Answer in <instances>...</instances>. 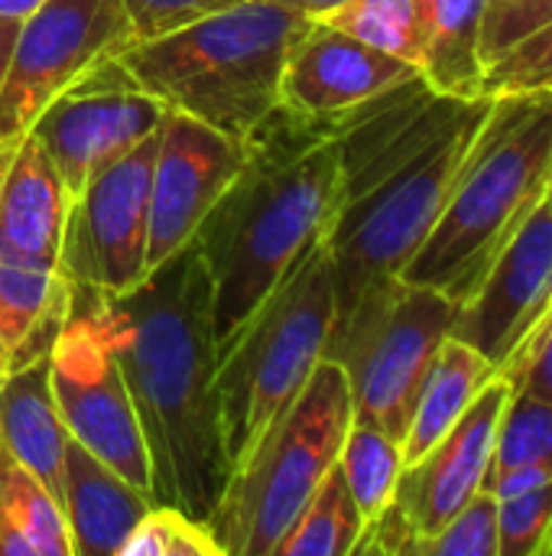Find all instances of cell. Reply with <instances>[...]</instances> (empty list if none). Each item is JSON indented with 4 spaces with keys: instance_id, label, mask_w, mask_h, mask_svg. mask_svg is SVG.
<instances>
[{
    "instance_id": "6da1fadb",
    "label": "cell",
    "mask_w": 552,
    "mask_h": 556,
    "mask_svg": "<svg viewBox=\"0 0 552 556\" xmlns=\"http://www.w3.org/2000/svg\"><path fill=\"white\" fill-rule=\"evenodd\" d=\"M98 303L146 437L153 505L208 525L231 466L215 397L211 283L195 244L156 267L133 293L98 296Z\"/></svg>"
},
{
    "instance_id": "7a4b0ae2",
    "label": "cell",
    "mask_w": 552,
    "mask_h": 556,
    "mask_svg": "<svg viewBox=\"0 0 552 556\" xmlns=\"http://www.w3.org/2000/svg\"><path fill=\"white\" fill-rule=\"evenodd\" d=\"M247 147L244 169L192 238L211 283L218 355L325 241L342 205L335 117H303L280 104Z\"/></svg>"
},
{
    "instance_id": "3957f363",
    "label": "cell",
    "mask_w": 552,
    "mask_h": 556,
    "mask_svg": "<svg viewBox=\"0 0 552 556\" xmlns=\"http://www.w3.org/2000/svg\"><path fill=\"white\" fill-rule=\"evenodd\" d=\"M550 176L552 91H498L433 231L400 277L465 303L547 199Z\"/></svg>"
},
{
    "instance_id": "277c9868",
    "label": "cell",
    "mask_w": 552,
    "mask_h": 556,
    "mask_svg": "<svg viewBox=\"0 0 552 556\" xmlns=\"http://www.w3.org/2000/svg\"><path fill=\"white\" fill-rule=\"evenodd\" d=\"M309 26L312 16L280 0H238L159 36L130 39L114 59L166 111L247 140L280 108L286 55Z\"/></svg>"
},
{
    "instance_id": "5b68a950",
    "label": "cell",
    "mask_w": 552,
    "mask_h": 556,
    "mask_svg": "<svg viewBox=\"0 0 552 556\" xmlns=\"http://www.w3.org/2000/svg\"><path fill=\"white\" fill-rule=\"evenodd\" d=\"M335 326V280L325 241L264 300L218 355L215 397L231 472L254 453L270 424L299 397Z\"/></svg>"
},
{
    "instance_id": "8992f818",
    "label": "cell",
    "mask_w": 552,
    "mask_h": 556,
    "mask_svg": "<svg viewBox=\"0 0 552 556\" xmlns=\"http://www.w3.org/2000/svg\"><path fill=\"white\" fill-rule=\"evenodd\" d=\"M345 371L322 358L299 397L231 472L208 531L224 556H273L296 515L335 469L351 427Z\"/></svg>"
},
{
    "instance_id": "52a82bcc",
    "label": "cell",
    "mask_w": 552,
    "mask_h": 556,
    "mask_svg": "<svg viewBox=\"0 0 552 556\" xmlns=\"http://www.w3.org/2000/svg\"><path fill=\"white\" fill-rule=\"evenodd\" d=\"M491 98L495 94L472 98L423 150L342 192L338 215L325 235L335 280V319H342L368 287L400 277L413 261L478 140Z\"/></svg>"
},
{
    "instance_id": "ba28073f",
    "label": "cell",
    "mask_w": 552,
    "mask_h": 556,
    "mask_svg": "<svg viewBox=\"0 0 552 556\" xmlns=\"http://www.w3.org/2000/svg\"><path fill=\"white\" fill-rule=\"evenodd\" d=\"M455 309L459 303L439 290L387 277L335 319L322 358L345 371L355 420L403 443L416 394L452 332Z\"/></svg>"
},
{
    "instance_id": "9c48e42d",
    "label": "cell",
    "mask_w": 552,
    "mask_h": 556,
    "mask_svg": "<svg viewBox=\"0 0 552 556\" xmlns=\"http://www.w3.org/2000/svg\"><path fill=\"white\" fill-rule=\"evenodd\" d=\"M49 381L68 437L153 498L146 437L94 293L75 290L72 313L49 352Z\"/></svg>"
},
{
    "instance_id": "30bf717a",
    "label": "cell",
    "mask_w": 552,
    "mask_h": 556,
    "mask_svg": "<svg viewBox=\"0 0 552 556\" xmlns=\"http://www.w3.org/2000/svg\"><path fill=\"white\" fill-rule=\"evenodd\" d=\"M130 39L124 0H46L20 23L0 85V176L39 114Z\"/></svg>"
},
{
    "instance_id": "8fae6325",
    "label": "cell",
    "mask_w": 552,
    "mask_h": 556,
    "mask_svg": "<svg viewBox=\"0 0 552 556\" xmlns=\"http://www.w3.org/2000/svg\"><path fill=\"white\" fill-rule=\"evenodd\" d=\"M156 140L159 130L88 179L72 199L59 270L75 290L120 300L146 280Z\"/></svg>"
},
{
    "instance_id": "7c38bea8",
    "label": "cell",
    "mask_w": 552,
    "mask_h": 556,
    "mask_svg": "<svg viewBox=\"0 0 552 556\" xmlns=\"http://www.w3.org/2000/svg\"><path fill=\"white\" fill-rule=\"evenodd\" d=\"M163 117V101L143 91L111 55L62 91L39 114L29 137L52 160L68 195L75 199L88 179L153 137Z\"/></svg>"
},
{
    "instance_id": "4fadbf2b",
    "label": "cell",
    "mask_w": 552,
    "mask_h": 556,
    "mask_svg": "<svg viewBox=\"0 0 552 556\" xmlns=\"http://www.w3.org/2000/svg\"><path fill=\"white\" fill-rule=\"evenodd\" d=\"M247 140L221 134L182 111H166L150 173L146 277L185 251L247 163Z\"/></svg>"
},
{
    "instance_id": "5bb4252c",
    "label": "cell",
    "mask_w": 552,
    "mask_h": 556,
    "mask_svg": "<svg viewBox=\"0 0 552 556\" xmlns=\"http://www.w3.org/2000/svg\"><path fill=\"white\" fill-rule=\"evenodd\" d=\"M552 313V212L547 199L491 264L478 290L459 303L452 332L482 352L498 375Z\"/></svg>"
},
{
    "instance_id": "9a60e30c",
    "label": "cell",
    "mask_w": 552,
    "mask_h": 556,
    "mask_svg": "<svg viewBox=\"0 0 552 556\" xmlns=\"http://www.w3.org/2000/svg\"><path fill=\"white\" fill-rule=\"evenodd\" d=\"M508 397L511 384L498 375L426 456H420L413 466H403L387 508L413 534V554L420 541L433 538L485 489Z\"/></svg>"
},
{
    "instance_id": "2e32d148",
    "label": "cell",
    "mask_w": 552,
    "mask_h": 556,
    "mask_svg": "<svg viewBox=\"0 0 552 556\" xmlns=\"http://www.w3.org/2000/svg\"><path fill=\"white\" fill-rule=\"evenodd\" d=\"M413 75H420L413 62L312 20L286 55L280 104L303 117H338Z\"/></svg>"
},
{
    "instance_id": "e0dca14e",
    "label": "cell",
    "mask_w": 552,
    "mask_h": 556,
    "mask_svg": "<svg viewBox=\"0 0 552 556\" xmlns=\"http://www.w3.org/2000/svg\"><path fill=\"white\" fill-rule=\"evenodd\" d=\"M72 195L42 147L26 137L0 176V261L59 270Z\"/></svg>"
},
{
    "instance_id": "ac0fdd59",
    "label": "cell",
    "mask_w": 552,
    "mask_h": 556,
    "mask_svg": "<svg viewBox=\"0 0 552 556\" xmlns=\"http://www.w3.org/2000/svg\"><path fill=\"white\" fill-rule=\"evenodd\" d=\"M59 505L68 528L72 556H120L130 531L153 508V498L120 479L81 443L68 440Z\"/></svg>"
},
{
    "instance_id": "d6986e66",
    "label": "cell",
    "mask_w": 552,
    "mask_h": 556,
    "mask_svg": "<svg viewBox=\"0 0 552 556\" xmlns=\"http://www.w3.org/2000/svg\"><path fill=\"white\" fill-rule=\"evenodd\" d=\"M0 433L13 456L62 502V463L72 437L52 397L49 352L0 378Z\"/></svg>"
},
{
    "instance_id": "ffe728a7",
    "label": "cell",
    "mask_w": 552,
    "mask_h": 556,
    "mask_svg": "<svg viewBox=\"0 0 552 556\" xmlns=\"http://www.w3.org/2000/svg\"><path fill=\"white\" fill-rule=\"evenodd\" d=\"M75 303L62 270L0 261V378L29 358L52 352Z\"/></svg>"
},
{
    "instance_id": "44dd1931",
    "label": "cell",
    "mask_w": 552,
    "mask_h": 556,
    "mask_svg": "<svg viewBox=\"0 0 552 556\" xmlns=\"http://www.w3.org/2000/svg\"><path fill=\"white\" fill-rule=\"evenodd\" d=\"M495 378H498V368L482 352L449 336L439 345L429 365V375L416 394V407H413L407 437L400 443L403 466H413L420 456H426L462 420V414L475 404V397Z\"/></svg>"
},
{
    "instance_id": "7402d4cb",
    "label": "cell",
    "mask_w": 552,
    "mask_h": 556,
    "mask_svg": "<svg viewBox=\"0 0 552 556\" xmlns=\"http://www.w3.org/2000/svg\"><path fill=\"white\" fill-rule=\"evenodd\" d=\"M491 0H426L423 26V78L449 98H482V23Z\"/></svg>"
},
{
    "instance_id": "603a6c76",
    "label": "cell",
    "mask_w": 552,
    "mask_h": 556,
    "mask_svg": "<svg viewBox=\"0 0 552 556\" xmlns=\"http://www.w3.org/2000/svg\"><path fill=\"white\" fill-rule=\"evenodd\" d=\"M0 556H72L55 495L13 456L0 433Z\"/></svg>"
},
{
    "instance_id": "cb8c5ba5",
    "label": "cell",
    "mask_w": 552,
    "mask_h": 556,
    "mask_svg": "<svg viewBox=\"0 0 552 556\" xmlns=\"http://www.w3.org/2000/svg\"><path fill=\"white\" fill-rule=\"evenodd\" d=\"M364 531V515L355 505L348 482L335 463L306 508L296 515L293 528L283 534L273 556H351Z\"/></svg>"
},
{
    "instance_id": "d4e9b609",
    "label": "cell",
    "mask_w": 552,
    "mask_h": 556,
    "mask_svg": "<svg viewBox=\"0 0 552 556\" xmlns=\"http://www.w3.org/2000/svg\"><path fill=\"white\" fill-rule=\"evenodd\" d=\"M338 469L368 525L390 505L397 492V482L403 476V450L384 430L364 420H351L338 453Z\"/></svg>"
},
{
    "instance_id": "484cf974",
    "label": "cell",
    "mask_w": 552,
    "mask_h": 556,
    "mask_svg": "<svg viewBox=\"0 0 552 556\" xmlns=\"http://www.w3.org/2000/svg\"><path fill=\"white\" fill-rule=\"evenodd\" d=\"M319 20L381 52L413 62L416 68L423 62L426 26L420 0H342Z\"/></svg>"
},
{
    "instance_id": "4316f807",
    "label": "cell",
    "mask_w": 552,
    "mask_h": 556,
    "mask_svg": "<svg viewBox=\"0 0 552 556\" xmlns=\"http://www.w3.org/2000/svg\"><path fill=\"white\" fill-rule=\"evenodd\" d=\"M527 463H552V404L521 388H511V397L498 424L495 459H491L485 485L498 472H508Z\"/></svg>"
},
{
    "instance_id": "83f0119b",
    "label": "cell",
    "mask_w": 552,
    "mask_h": 556,
    "mask_svg": "<svg viewBox=\"0 0 552 556\" xmlns=\"http://www.w3.org/2000/svg\"><path fill=\"white\" fill-rule=\"evenodd\" d=\"M120 556H224L208 525L189 518L179 508L153 505L124 541Z\"/></svg>"
},
{
    "instance_id": "f1b7e54d",
    "label": "cell",
    "mask_w": 552,
    "mask_h": 556,
    "mask_svg": "<svg viewBox=\"0 0 552 556\" xmlns=\"http://www.w3.org/2000/svg\"><path fill=\"white\" fill-rule=\"evenodd\" d=\"M552 554V482L498 502V556Z\"/></svg>"
},
{
    "instance_id": "f546056e",
    "label": "cell",
    "mask_w": 552,
    "mask_h": 556,
    "mask_svg": "<svg viewBox=\"0 0 552 556\" xmlns=\"http://www.w3.org/2000/svg\"><path fill=\"white\" fill-rule=\"evenodd\" d=\"M413 556H498V498L482 489L433 538L420 541Z\"/></svg>"
},
{
    "instance_id": "4dcf8cb0",
    "label": "cell",
    "mask_w": 552,
    "mask_h": 556,
    "mask_svg": "<svg viewBox=\"0 0 552 556\" xmlns=\"http://www.w3.org/2000/svg\"><path fill=\"white\" fill-rule=\"evenodd\" d=\"M482 91H552V23L498 55L485 68Z\"/></svg>"
},
{
    "instance_id": "1f68e13d",
    "label": "cell",
    "mask_w": 552,
    "mask_h": 556,
    "mask_svg": "<svg viewBox=\"0 0 552 556\" xmlns=\"http://www.w3.org/2000/svg\"><path fill=\"white\" fill-rule=\"evenodd\" d=\"M552 23V0H491L482 23V62L485 68L511 46Z\"/></svg>"
},
{
    "instance_id": "d6a6232c",
    "label": "cell",
    "mask_w": 552,
    "mask_h": 556,
    "mask_svg": "<svg viewBox=\"0 0 552 556\" xmlns=\"http://www.w3.org/2000/svg\"><path fill=\"white\" fill-rule=\"evenodd\" d=\"M133 16V39L159 36L215 10H224L238 0H124Z\"/></svg>"
},
{
    "instance_id": "836d02e7",
    "label": "cell",
    "mask_w": 552,
    "mask_h": 556,
    "mask_svg": "<svg viewBox=\"0 0 552 556\" xmlns=\"http://www.w3.org/2000/svg\"><path fill=\"white\" fill-rule=\"evenodd\" d=\"M511 388H521L540 401L552 404V313L534 332V339L517 352V358L501 371Z\"/></svg>"
},
{
    "instance_id": "e575fe53",
    "label": "cell",
    "mask_w": 552,
    "mask_h": 556,
    "mask_svg": "<svg viewBox=\"0 0 552 556\" xmlns=\"http://www.w3.org/2000/svg\"><path fill=\"white\" fill-rule=\"evenodd\" d=\"M552 482V463H527V466H514L508 472H498L485 489L504 502V498H514V495H524V492H534L540 485H550Z\"/></svg>"
},
{
    "instance_id": "d590c367",
    "label": "cell",
    "mask_w": 552,
    "mask_h": 556,
    "mask_svg": "<svg viewBox=\"0 0 552 556\" xmlns=\"http://www.w3.org/2000/svg\"><path fill=\"white\" fill-rule=\"evenodd\" d=\"M39 7H46V0H0V20L26 23Z\"/></svg>"
},
{
    "instance_id": "8d00e7d4",
    "label": "cell",
    "mask_w": 552,
    "mask_h": 556,
    "mask_svg": "<svg viewBox=\"0 0 552 556\" xmlns=\"http://www.w3.org/2000/svg\"><path fill=\"white\" fill-rule=\"evenodd\" d=\"M16 33H20V23L0 20V85H3V75H7V65H10V52H13Z\"/></svg>"
},
{
    "instance_id": "74e56055",
    "label": "cell",
    "mask_w": 552,
    "mask_h": 556,
    "mask_svg": "<svg viewBox=\"0 0 552 556\" xmlns=\"http://www.w3.org/2000/svg\"><path fill=\"white\" fill-rule=\"evenodd\" d=\"M280 3H286V7H296V10H303L306 16L319 20V16H325L329 10H335L342 0H280Z\"/></svg>"
},
{
    "instance_id": "f35d334b",
    "label": "cell",
    "mask_w": 552,
    "mask_h": 556,
    "mask_svg": "<svg viewBox=\"0 0 552 556\" xmlns=\"http://www.w3.org/2000/svg\"><path fill=\"white\" fill-rule=\"evenodd\" d=\"M547 205H550V212H552V176H550V186H547Z\"/></svg>"
},
{
    "instance_id": "ab89813d",
    "label": "cell",
    "mask_w": 552,
    "mask_h": 556,
    "mask_svg": "<svg viewBox=\"0 0 552 556\" xmlns=\"http://www.w3.org/2000/svg\"><path fill=\"white\" fill-rule=\"evenodd\" d=\"M423 3H426V0H420V7H423Z\"/></svg>"
},
{
    "instance_id": "60d3db41",
    "label": "cell",
    "mask_w": 552,
    "mask_h": 556,
    "mask_svg": "<svg viewBox=\"0 0 552 556\" xmlns=\"http://www.w3.org/2000/svg\"><path fill=\"white\" fill-rule=\"evenodd\" d=\"M501 3H511V0H501Z\"/></svg>"
}]
</instances>
